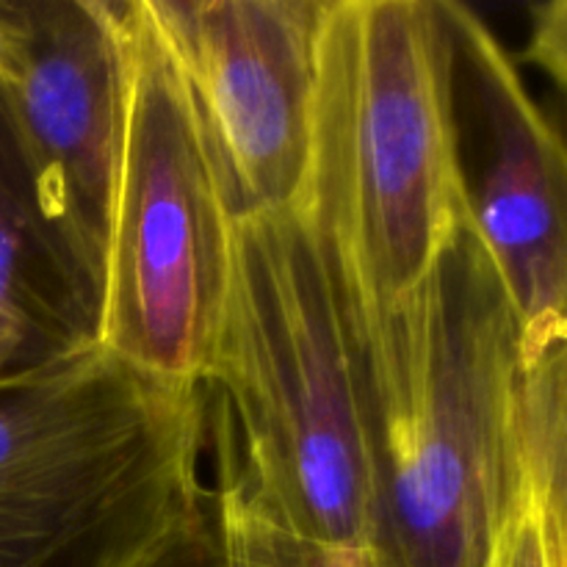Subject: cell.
I'll return each mask as SVG.
<instances>
[{
	"label": "cell",
	"instance_id": "obj_1",
	"mask_svg": "<svg viewBox=\"0 0 567 567\" xmlns=\"http://www.w3.org/2000/svg\"><path fill=\"white\" fill-rule=\"evenodd\" d=\"M338 293V288H336ZM369 480V567H485L524 480V360L504 282L463 216L391 305L338 293Z\"/></svg>",
	"mask_w": 567,
	"mask_h": 567
},
{
	"label": "cell",
	"instance_id": "obj_2",
	"mask_svg": "<svg viewBox=\"0 0 567 567\" xmlns=\"http://www.w3.org/2000/svg\"><path fill=\"white\" fill-rule=\"evenodd\" d=\"M338 293L413 291L465 216L443 0H330L316 55L308 186Z\"/></svg>",
	"mask_w": 567,
	"mask_h": 567
},
{
	"label": "cell",
	"instance_id": "obj_3",
	"mask_svg": "<svg viewBox=\"0 0 567 567\" xmlns=\"http://www.w3.org/2000/svg\"><path fill=\"white\" fill-rule=\"evenodd\" d=\"M203 396L92 347L0 385V567H186Z\"/></svg>",
	"mask_w": 567,
	"mask_h": 567
},
{
	"label": "cell",
	"instance_id": "obj_4",
	"mask_svg": "<svg viewBox=\"0 0 567 567\" xmlns=\"http://www.w3.org/2000/svg\"><path fill=\"white\" fill-rule=\"evenodd\" d=\"M205 382L241 426L249 498L291 535L365 559L369 480L347 338L302 205L236 219Z\"/></svg>",
	"mask_w": 567,
	"mask_h": 567
},
{
	"label": "cell",
	"instance_id": "obj_5",
	"mask_svg": "<svg viewBox=\"0 0 567 567\" xmlns=\"http://www.w3.org/2000/svg\"><path fill=\"white\" fill-rule=\"evenodd\" d=\"M125 125L97 343L142 374L203 388L233 260V216L188 83L144 0H122Z\"/></svg>",
	"mask_w": 567,
	"mask_h": 567
},
{
	"label": "cell",
	"instance_id": "obj_6",
	"mask_svg": "<svg viewBox=\"0 0 567 567\" xmlns=\"http://www.w3.org/2000/svg\"><path fill=\"white\" fill-rule=\"evenodd\" d=\"M443 14L465 219L502 277L532 371L565 354V147L485 20L457 0Z\"/></svg>",
	"mask_w": 567,
	"mask_h": 567
},
{
	"label": "cell",
	"instance_id": "obj_7",
	"mask_svg": "<svg viewBox=\"0 0 567 567\" xmlns=\"http://www.w3.org/2000/svg\"><path fill=\"white\" fill-rule=\"evenodd\" d=\"M0 100L44 216L100 291L125 125L122 0H0Z\"/></svg>",
	"mask_w": 567,
	"mask_h": 567
},
{
	"label": "cell",
	"instance_id": "obj_8",
	"mask_svg": "<svg viewBox=\"0 0 567 567\" xmlns=\"http://www.w3.org/2000/svg\"><path fill=\"white\" fill-rule=\"evenodd\" d=\"M188 83L236 219L302 203L330 0H144Z\"/></svg>",
	"mask_w": 567,
	"mask_h": 567
},
{
	"label": "cell",
	"instance_id": "obj_9",
	"mask_svg": "<svg viewBox=\"0 0 567 567\" xmlns=\"http://www.w3.org/2000/svg\"><path fill=\"white\" fill-rule=\"evenodd\" d=\"M100 291L44 216L0 100V385L97 347Z\"/></svg>",
	"mask_w": 567,
	"mask_h": 567
},
{
	"label": "cell",
	"instance_id": "obj_10",
	"mask_svg": "<svg viewBox=\"0 0 567 567\" xmlns=\"http://www.w3.org/2000/svg\"><path fill=\"white\" fill-rule=\"evenodd\" d=\"M205 567H369L358 554L332 551L282 529L249 498L241 471L225 460L216 496V532Z\"/></svg>",
	"mask_w": 567,
	"mask_h": 567
},
{
	"label": "cell",
	"instance_id": "obj_11",
	"mask_svg": "<svg viewBox=\"0 0 567 567\" xmlns=\"http://www.w3.org/2000/svg\"><path fill=\"white\" fill-rule=\"evenodd\" d=\"M485 567H567L565 496L520 485L513 515Z\"/></svg>",
	"mask_w": 567,
	"mask_h": 567
},
{
	"label": "cell",
	"instance_id": "obj_12",
	"mask_svg": "<svg viewBox=\"0 0 567 567\" xmlns=\"http://www.w3.org/2000/svg\"><path fill=\"white\" fill-rule=\"evenodd\" d=\"M186 567H203V551H199V554H194V557H192V563H186Z\"/></svg>",
	"mask_w": 567,
	"mask_h": 567
}]
</instances>
